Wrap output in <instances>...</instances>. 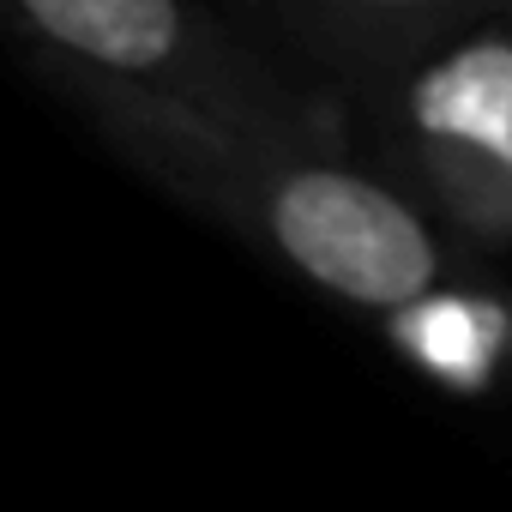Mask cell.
I'll return each mask as SVG.
<instances>
[{
  "instance_id": "1",
  "label": "cell",
  "mask_w": 512,
  "mask_h": 512,
  "mask_svg": "<svg viewBox=\"0 0 512 512\" xmlns=\"http://www.w3.org/2000/svg\"><path fill=\"white\" fill-rule=\"evenodd\" d=\"M175 205L368 320L446 278L464 253L374 157L350 115L308 121H151L103 139Z\"/></svg>"
},
{
  "instance_id": "2",
  "label": "cell",
  "mask_w": 512,
  "mask_h": 512,
  "mask_svg": "<svg viewBox=\"0 0 512 512\" xmlns=\"http://www.w3.org/2000/svg\"><path fill=\"white\" fill-rule=\"evenodd\" d=\"M7 25L97 139L145 121L350 115L266 55L217 0H7Z\"/></svg>"
},
{
  "instance_id": "3",
  "label": "cell",
  "mask_w": 512,
  "mask_h": 512,
  "mask_svg": "<svg viewBox=\"0 0 512 512\" xmlns=\"http://www.w3.org/2000/svg\"><path fill=\"white\" fill-rule=\"evenodd\" d=\"M368 157L476 260L512 253V0H482L356 103Z\"/></svg>"
},
{
  "instance_id": "4",
  "label": "cell",
  "mask_w": 512,
  "mask_h": 512,
  "mask_svg": "<svg viewBox=\"0 0 512 512\" xmlns=\"http://www.w3.org/2000/svg\"><path fill=\"white\" fill-rule=\"evenodd\" d=\"M296 79L332 91L344 109L422 37L482 0H217Z\"/></svg>"
},
{
  "instance_id": "5",
  "label": "cell",
  "mask_w": 512,
  "mask_h": 512,
  "mask_svg": "<svg viewBox=\"0 0 512 512\" xmlns=\"http://www.w3.org/2000/svg\"><path fill=\"white\" fill-rule=\"evenodd\" d=\"M374 326L404 368L458 398H494L512 380V284L476 272V260L422 284Z\"/></svg>"
}]
</instances>
